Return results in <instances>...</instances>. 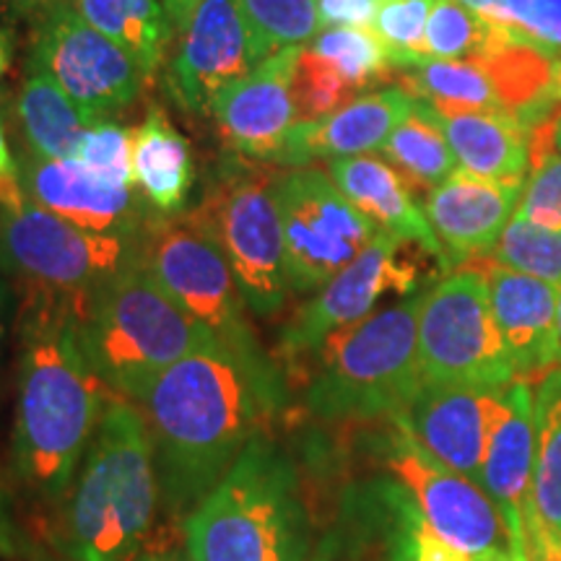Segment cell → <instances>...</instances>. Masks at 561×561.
Returning <instances> with one entry per match:
<instances>
[{
	"mask_svg": "<svg viewBox=\"0 0 561 561\" xmlns=\"http://www.w3.org/2000/svg\"><path fill=\"white\" fill-rule=\"evenodd\" d=\"M419 367L426 385L447 388L502 390L517 380L479 265L455 271L424 291Z\"/></svg>",
	"mask_w": 561,
	"mask_h": 561,
	"instance_id": "obj_8",
	"label": "cell"
},
{
	"mask_svg": "<svg viewBox=\"0 0 561 561\" xmlns=\"http://www.w3.org/2000/svg\"><path fill=\"white\" fill-rule=\"evenodd\" d=\"M191 140L174 128L164 107L153 104L133 130V185L153 214L180 216L193 191Z\"/></svg>",
	"mask_w": 561,
	"mask_h": 561,
	"instance_id": "obj_25",
	"label": "cell"
},
{
	"mask_svg": "<svg viewBox=\"0 0 561 561\" xmlns=\"http://www.w3.org/2000/svg\"><path fill=\"white\" fill-rule=\"evenodd\" d=\"M403 561H468L458 549L445 543L430 525L419 517V512L409 507V525H405Z\"/></svg>",
	"mask_w": 561,
	"mask_h": 561,
	"instance_id": "obj_40",
	"label": "cell"
},
{
	"mask_svg": "<svg viewBox=\"0 0 561 561\" xmlns=\"http://www.w3.org/2000/svg\"><path fill=\"white\" fill-rule=\"evenodd\" d=\"M481 261L520 271L525 276L561 286V231L512 216L494 248Z\"/></svg>",
	"mask_w": 561,
	"mask_h": 561,
	"instance_id": "obj_34",
	"label": "cell"
},
{
	"mask_svg": "<svg viewBox=\"0 0 561 561\" xmlns=\"http://www.w3.org/2000/svg\"><path fill=\"white\" fill-rule=\"evenodd\" d=\"M533 460H536V416L528 380H512L504 388V413L489 437L481 468V489L491 496L507 525L517 557L543 536L533 507Z\"/></svg>",
	"mask_w": 561,
	"mask_h": 561,
	"instance_id": "obj_18",
	"label": "cell"
},
{
	"mask_svg": "<svg viewBox=\"0 0 561 561\" xmlns=\"http://www.w3.org/2000/svg\"><path fill=\"white\" fill-rule=\"evenodd\" d=\"M73 159L110 187H136L133 185V130L117 123H96L83 130L76 146Z\"/></svg>",
	"mask_w": 561,
	"mask_h": 561,
	"instance_id": "obj_37",
	"label": "cell"
},
{
	"mask_svg": "<svg viewBox=\"0 0 561 561\" xmlns=\"http://www.w3.org/2000/svg\"><path fill=\"white\" fill-rule=\"evenodd\" d=\"M424 291L367 314L331 335L307 388L310 413L325 421H398L424 377L419 367V310Z\"/></svg>",
	"mask_w": 561,
	"mask_h": 561,
	"instance_id": "obj_6",
	"label": "cell"
},
{
	"mask_svg": "<svg viewBox=\"0 0 561 561\" xmlns=\"http://www.w3.org/2000/svg\"><path fill=\"white\" fill-rule=\"evenodd\" d=\"M458 3L473 11L476 16L491 21V24L504 26V21H507V0H458Z\"/></svg>",
	"mask_w": 561,
	"mask_h": 561,
	"instance_id": "obj_45",
	"label": "cell"
},
{
	"mask_svg": "<svg viewBox=\"0 0 561 561\" xmlns=\"http://www.w3.org/2000/svg\"><path fill=\"white\" fill-rule=\"evenodd\" d=\"M312 53L325 58L354 91H364L390 79L392 68L388 47L371 26H331L312 39Z\"/></svg>",
	"mask_w": 561,
	"mask_h": 561,
	"instance_id": "obj_33",
	"label": "cell"
},
{
	"mask_svg": "<svg viewBox=\"0 0 561 561\" xmlns=\"http://www.w3.org/2000/svg\"><path fill=\"white\" fill-rule=\"evenodd\" d=\"M328 174L377 229L416 244L442 271L455 268L426 219L424 206L413 195L411 182L396 167L380 157L362 153V157L333 159Z\"/></svg>",
	"mask_w": 561,
	"mask_h": 561,
	"instance_id": "obj_23",
	"label": "cell"
},
{
	"mask_svg": "<svg viewBox=\"0 0 561 561\" xmlns=\"http://www.w3.org/2000/svg\"><path fill=\"white\" fill-rule=\"evenodd\" d=\"M73 5L94 30L125 47L149 79L157 73L174 34L159 0H73Z\"/></svg>",
	"mask_w": 561,
	"mask_h": 561,
	"instance_id": "obj_27",
	"label": "cell"
},
{
	"mask_svg": "<svg viewBox=\"0 0 561 561\" xmlns=\"http://www.w3.org/2000/svg\"><path fill=\"white\" fill-rule=\"evenodd\" d=\"M504 26L546 53H561V0H507Z\"/></svg>",
	"mask_w": 561,
	"mask_h": 561,
	"instance_id": "obj_39",
	"label": "cell"
},
{
	"mask_svg": "<svg viewBox=\"0 0 561 561\" xmlns=\"http://www.w3.org/2000/svg\"><path fill=\"white\" fill-rule=\"evenodd\" d=\"M530 161L546 153H561V100L543 104L528 121Z\"/></svg>",
	"mask_w": 561,
	"mask_h": 561,
	"instance_id": "obj_41",
	"label": "cell"
},
{
	"mask_svg": "<svg viewBox=\"0 0 561 561\" xmlns=\"http://www.w3.org/2000/svg\"><path fill=\"white\" fill-rule=\"evenodd\" d=\"M3 335H5V289L0 284V348H3Z\"/></svg>",
	"mask_w": 561,
	"mask_h": 561,
	"instance_id": "obj_51",
	"label": "cell"
},
{
	"mask_svg": "<svg viewBox=\"0 0 561 561\" xmlns=\"http://www.w3.org/2000/svg\"><path fill=\"white\" fill-rule=\"evenodd\" d=\"M398 87L413 100L430 102L439 115L450 112L500 110L502 100L494 83L476 60H426L424 66L403 70Z\"/></svg>",
	"mask_w": 561,
	"mask_h": 561,
	"instance_id": "obj_30",
	"label": "cell"
},
{
	"mask_svg": "<svg viewBox=\"0 0 561 561\" xmlns=\"http://www.w3.org/2000/svg\"><path fill=\"white\" fill-rule=\"evenodd\" d=\"M66 3H73V0H11V5L21 13V16H32V19L45 16V13H50L58 9V5H66Z\"/></svg>",
	"mask_w": 561,
	"mask_h": 561,
	"instance_id": "obj_48",
	"label": "cell"
},
{
	"mask_svg": "<svg viewBox=\"0 0 561 561\" xmlns=\"http://www.w3.org/2000/svg\"><path fill=\"white\" fill-rule=\"evenodd\" d=\"M191 561H307L310 525L291 460L257 434L185 517Z\"/></svg>",
	"mask_w": 561,
	"mask_h": 561,
	"instance_id": "obj_4",
	"label": "cell"
},
{
	"mask_svg": "<svg viewBox=\"0 0 561 561\" xmlns=\"http://www.w3.org/2000/svg\"><path fill=\"white\" fill-rule=\"evenodd\" d=\"M240 9L255 66L286 47H307L322 32L314 0H240Z\"/></svg>",
	"mask_w": 561,
	"mask_h": 561,
	"instance_id": "obj_31",
	"label": "cell"
},
{
	"mask_svg": "<svg viewBox=\"0 0 561 561\" xmlns=\"http://www.w3.org/2000/svg\"><path fill=\"white\" fill-rule=\"evenodd\" d=\"M167 70V89L182 110L210 115L216 96L255 68L240 0H203Z\"/></svg>",
	"mask_w": 561,
	"mask_h": 561,
	"instance_id": "obj_15",
	"label": "cell"
},
{
	"mask_svg": "<svg viewBox=\"0 0 561 561\" xmlns=\"http://www.w3.org/2000/svg\"><path fill=\"white\" fill-rule=\"evenodd\" d=\"M284 401V377L273 359H248L221 343L161 371L138 403L164 507L174 517L191 515Z\"/></svg>",
	"mask_w": 561,
	"mask_h": 561,
	"instance_id": "obj_1",
	"label": "cell"
},
{
	"mask_svg": "<svg viewBox=\"0 0 561 561\" xmlns=\"http://www.w3.org/2000/svg\"><path fill=\"white\" fill-rule=\"evenodd\" d=\"M70 561H76V559H70Z\"/></svg>",
	"mask_w": 561,
	"mask_h": 561,
	"instance_id": "obj_54",
	"label": "cell"
},
{
	"mask_svg": "<svg viewBox=\"0 0 561 561\" xmlns=\"http://www.w3.org/2000/svg\"><path fill=\"white\" fill-rule=\"evenodd\" d=\"M107 385L83 354L79 297L30 289L21 310L13 466L45 502H60L87 455Z\"/></svg>",
	"mask_w": 561,
	"mask_h": 561,
	"instance_id": "obj_2",
	"label": "cell"
},
{
	"mask_svg": "<svg viewBox=\"0 0 561 561\" xmlns=\"http://www.w3.org/2000/svg\"><path fill=\"white\" fill-rule=\"evenodd\" d=\"M530 561H561V538H553L543 533L536 543L528 549Z\"/></svg>",
	"mask_w": 561,
	"mask_h": 561,
	"instance_id": "obj_47",
	"label": "cell"
},
{
	"mask_svg": "<svg viewBox=\"0 0 561 561\" xmlns=\"http://www.w3.org/2000/svg\"><path fill=\"white\" fill-rule=\"evenodd\" d=\"M273 198L294 294L320 291L354 263L380 231L341 193L331 174L318 167L276 172Z\"/></svg>",
	"mask_w": 561,
	"mask_h": 561,
	"instance_id": "obj_10",
	"label": "cell"
},
{
	"mask_svg": "<svg viewBox=\"0 0 561 561\" xmlns=\"http://www.w3.org/2000/svg\"><path fill=\"white\" fill-rule=\"evenodd\" d=\"M380 151L411 182L413 191L424 187L430 193L458 170V161L442 130L439 112L424 100H413L409 117L390 133Z\"/></svg>",
	"mask_w": 561,
	"mask_h": 561,
	"instance_id": "obj_29",
	"label": "cell"
},
{
	"mask_svg": "<svg viewBox=\"0 0 561 561\" xmlns=\"http://www.w3.org/2000/svg\"><path fill=\"white\" fill-rule=\"evenodd\" d=\"M83 354L112 396L140 401L161 371L219 343L161 289L138 252L79 297Z\"/></svg>",
	"mask_w": 561,
	"mask_h": 561,
	"instance_id": "obj_3",
	"label": "cell"
},
{
	"mask_svg": "<svg viewBox=\"0 0 561 561\" xmlns=\"http://www.w3.org/2000/svg\"><path fill=\"white\" fill-rule=\"evenodd\" d=\"M458 170L496 182L525 185L530 172L528 125L500 110L439 115Z\"/></svg>",
	"mask_w": 561,
	"mask_h": 561,
	"instance_id": "obj_24",
	"label": "cell"
},
{
	"mask_svg": "<svg viewBox=\"0 0 561 561\" xmlns=\"http://www.w3.org/2000/svg\"><path fill=\"white\" fill-rule=\"evenodd\" d=\"M515 216L538 227L561 231V153L530 161Z\"/></svg>",
	"mask_w": 561,
	"mask_h": 561,
	"instance_id": "obj_38",
	"label": "cell"
},
{
	"mask_svg": "<svg viewBox=\"0 0 561 561\" xmlns=\"http://www.w3.org/2000/svg\"><path fill=\"white\" fill-rule=\"evenodd\" d=\"M432 5L434 0H385L380 3L371 30L388 47L392 68L413 70L432 60L424 47Z\"/></svg>",
	"mask_w": 561,
	"mask_h": 561,
	"instance_id": "obj_35",
	"label": "cell"
},
{
	"mask_svg": "<svg viewBox=\"0 0 561 561\" xmlns=\"http://www.w3.org/2000/svg\"><path fill=\"white\" fill-rule=\"evenodd\" d=\"M26 198L76 227L100 234L140 237L153 216L136 187H110L83 170L76 159H45L24 153L19 159Z\"/></svg>",
	"mask_w": 561,
	"mask_h": 561,
	"instance_id": "obj_17",
	"label": "cell"
},
{
	"mask_svg": "<svg viewBox=\"0 0 561 561\" xmlns=\"http://www.w3.org/2000/svg\"><path fill=\"white\" fill-rule=\"evenodd\" d=\"M301 50L305 47H286L271 55L216 96L210 115L231 153L276 164L286 136L297 125L294 73Z\"/></svg>",
	"mask_w": 561,
	"mask_h": 561,
	"instance_id": "obj_16",
	"label": "cell"
},
{
	"mask_svg": "<svg viewBox=\"0 0 561 561\" xmlns=\"http://www.w3.org/2000/svg\"><path fill=\"white\" fill-rule=\"evenodd\" d=\"M551 100H561V53L553 58L551 66V91H549Z\"/></svg>",
	"mask_w": 561,
	"mask_h": 561,
	"instance_id": "obj_49",
	"label": "cell"
},
{
	"mask_svg": "<svg viewBox=\"0 0 561 561\" xmlns=\"http://www.w3.org/2000/svg\"><path fill=\"white\" fill-rule=\"evenodd\" d=\"M26 201L30 198H26L24 185H21L19 161L11 157L3 123H0V208H5V210L19 208V206H24Z\"/></svg>",
	"mask_w": 561,
	"mask_h": 561,
	"instance_id": "obj_44",
	"label": "cell"
},
{
	"mask_svg": "<svg viewBox=\"0 0 561 561\" xmlns=\"http://www.w3.org/2000/svg\"><path fill=\"white\" fill-rule=\"evenodd\" d=\"M203 3V0H164V11L170 16L174 32H180L182 26L191 21V16L195 13V9Z\"/></svg>",
	"mask_w": 561,
	"mask_h": 561,
	"instance_id": "obj_46",
	"label": "cell"
},
{
	"mask_svg": "<svg viewBox=\"0 0 561 561\" xmlns=\"http://www.w3.org/2000/svg\"><path fill=\"white\" fill-rule=\"evenodd\" d=\"M278 170L231 153L216 164L201 206L185 214L224 252L257 318H271L291 294L273 178Z\"/></svg>",
	"mask_w": 561,
	"mask_h": 561,
	"instance_id": "obj_7",
	"label": "cell"
},
{
	"mask_svg": "<svg viewBox=\"0 0 561 561\" xmlns=\"http://www.w3.org/2000/svg\"><path fill=\"white\" fill-rule=\"evenodd\" d=\"M413 250L421 248L388 231H377L354 263L299 307L280 333V348L289 356L314 354L331 335L375 312L385 294H416L421 268L411 257Z\"/></svg>",
	"mask_w": 561,
	"mask_h": 561,
	"instance_id": "obj_14",
	"label": "cell"
},
{
	"mask_svg": "<svg viewBox=\"0 0 561 561\" xmlns=\"http://www.w3.org/2000/svg\"><path fill=\"white\" fill-rule=\"evenodd\" d=\"M356 100V91L343 76L318 53L305 47L299 55L297 73H294V104H297V123H314L333 115Z\"/></svg>",
	"mask_w": 561,
	"mask_h": 561,
	"instance_id": "obj_36",
	"label": "cell"
},
{
	"mask_svg": "<svg viewBox=\"0 0 561 561\" xmlns=\"http://www.w3.org/2000/svg\"><path fill=\"white\" fill-rule=\"evenodd\" d=\"M510 37L517 34L507 26L476 16L458 0H434L426 21L424 47L434 60H471Z\"/></svg>",
	"mask_w": 561,
	"mask_h": 561,
	"instance_id": "obj_32",
	"label": "cell"
},
{
	"mask_svg": "<svg viewBox=\"0 0 561 561\" xmlns=\"http://www.w3.org/2000/svg\"><path fill=\"white\" fill-rule=\"evenodd\" d=\"M9 60H11L9 32H0V79H3V73L9 70Z\"/></svg>",
	"mask_w": 561,
	"mask_h": 561,
	"instance_id": "obj_50",
	"label": "cell"
},
{
	"mask_svg": "<svg viewBox=\"0 0 561 561\" xmlns=\"http://www.w3.org/2000/svg\"><path fill=\"white\" fill-rule=\"evenodd\" d=\"M536 460L533 507L543 533L561 538V367H553L533 390Z\"/></svg>",
	"mask_w": 561,
	"mask_h": 561,
	"instance_id": "obj_28",
	"label": "cell"
},
{
	"mask_svg": "<svg viewBox=\"0 0 561 561\" xmlns=\"http://www.w3.org/2000/svg\"><path fill=\"white\" fill-rule=\"evenodd\" d=\"M473 265L486 276L491 312L500 325L515 377L530 380L559 367V286L491 261Z\"/></svg>",
	"mask_w": 561,
	"mask_h": 561,
	"instance_id": "obj_20",
	"label": "cell"
},
{
	"mask_svg": "<svg viewBox=\"0 0 561 561\" xmlns=\"http://www.w3.org/2000/svg\"><path fill=\"white\" fill-rule=\"evenodd\" d=\"M504 413L502 390L426 385L392 424L403 426L424 450L479 483L489 437ZM481 486V483H479Z\"/></svg>",
	"mask_w": 561,
	"mask_h": 561,
	"instance_id": "obj_19",
	"label": "cell"
},
{
	"mask_svg": "<svg viewBox=\"0 0 561 561\" xmlns=\"http://www.w3.org/2000/svg\"><path fill=\"white\" fill-rule=\"evenodd\" d=\"M138 561H185V559H180L178 553H146V557H140Z\"/></svg>",
	"mask_w": 561,
	"mask_h": 561,
	"instance_id": "obj_52",
	"label": "cell"
},
{
	"mask_svg": "<svg viewBox=\"0 0 561 561\" xmlns=\"http://www.w3.org/2000/svg\"><path fill=\"white\" fill-rule=\"evenodd\" d=\"M322 30L331 26H371L375 24L377 0H314Z\"/></svg>",
	"mask_w": 561,
	"mask_h": 561,
	"instance_id": "obj_42",
	"label": "cell"
},
{
	"mask_svg": "<svg viewBox=\"0 0 561 561\" xmlns=\"http://www.w3.org/2000/svg\"><path fill=\"white\" fill-rule=\"evenodd\" d=\"M140 237L76 227L37 203L0 208V268L30 289L83 297L138 252Z\"/></svg>",
	"mask_w": 561,
	"mask_h": 561,
	"instance_id": "obj_11",
	"label": "cell"
},
{
	"mask_svg": "<svg viewBox=\"0 0 561 561\" xmlns=\"http://www.w3.org/2000/svg\"><path fill=\"white\" fill-rule=\"evenodd\" d=\"M385 466L413 510L468 561H517L500 507L479 483L453 471L396 424L385 445Z\"/></svg>",
	"mask_w": 561,
	"mask_h": 561,
	"instance_id": "obj_12",
	"label": "cell"
},
{
	"mask_svg": "<svg viewBox=\"0 0 561 561\" xmlns=\"http://www.w3.org/2000/svg\"><path fill=\"white\" fill-rule=\"evenodd\" d=\"M413 110V96L396 87L356 96L346 107L314 123H297L276 157L280 167H307L318 159H346L380 151Z\"/></svg>",
	"mask_w": 561,
	"mask_h": 561,
	"instance_id": "obj_22",
	"label": "cell"
},
{
	"mask_svg": "<svg viewBox=\"0 0 561 561\" xmlns=\"http://www.w3.org/2000/svg\"><path fill=\"white\" fill-rule=\"evenodd\" d=\"M523 187L455 170L426 193L424 214L453 265L489 255L515 216Z\"/></svg>",
	"mask_w": 561,
	"mask_h": 561,
	"instance_id": "obj_21",
	"label": "cell"
},
{
	"mask_svg": "<svg viewBox=\"0 0 561 561\" xmlns=\"http://www.w3.org/2000/svg\"><path fill=\"white\" fill-rule=\"evenodd\" d=\"M140 255L161 289L221 346L255 362L271 359L244 318L248 305L227 257L185 214L153 216L140 234Z\"/></svg>",
	"mask_w": 561,
	"mask_h": 561,
	"instance_id": "obj_9",
	"label": "cell"
},
{
	"mask_svg": "<svg viewBox=\"0 0 561 561\" xmlns=\"http://www.w3.org/2000/svg\"><path fill=\"white\" fill-rule=\"evenodd\" d=\"M557 318H559V356H561V286H559V307H557Z\"/></svg>",
	"mask_w": 561,
	"mask_h": 561,
	"instance_id": "obj_53",
	"label": "cell"
},
{
	"mask_svg": "<svg viewBox=\"0 0 561 561\" xmlns=\"http://www.w3.org/2000/svg\"><path fill=\"white\" fill-rule=\"evenodd\" d=\"M30 58L58 81L94 125L128 110L149 79L136 58L94 30L73 3L37 19Z\"/></svg>",
	"mask_w": 561,
	"mask_h": 561,
	"instance_id": "obj_13",
	"label": "cell"
},
{
	"mask_svg": "<svg viewBox=\"0 0 561 561\" xmlns=\"http://www.w3.org/2000/svg\"><path fill=\"white\" fill-rule=\"evenodd\" d=\"M0 557L9 559H32L37 557L30 538L24 536L21 525L16 523V515L11 510V500L5 494V489L0 486Z\"/></svg>",
	"mask_w": 561,
	"mask_h": 561,
	"instance_id": "obj_43",
	"label": "cell"
},
{
	"mask_svg": "<svg viewBox=\"0 0 561 561\" xmlns=\"http://www.w3.org/2000/svg\"><path fill=\"white\" fill-rule=\"evenodd\" d=\"M16 115L30 151L45 159H73L83 130L94 125L58 87V81L32 58L19 89Z\"/></svg>",
	"mask_w": 561,
	"mask_h": 561,
	"instance_id": "obj_26",
	"label": "cell"
},
{
	"mask_svg": "<svg viewBox=\"0 0 561 561\" xmlns=\"http://www.w3.org/2000/svg\"><path fill=\"white\" fill-rule=\"evenodd\" d=\"M161 500L157 455L144 413L110 398L68 507V546L76 561H130Z\"/></svg>",
	"mask_w": 561,
	"mask_h": 561,
	"instance_id": "obj_5",
	"label": "cell"
}]
</instances>
